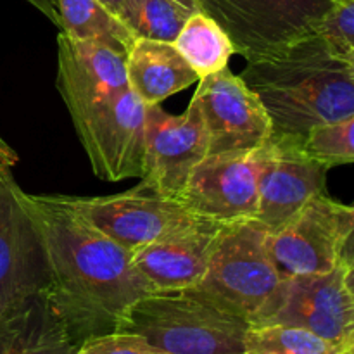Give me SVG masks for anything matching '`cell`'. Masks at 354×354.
Here are the masks:
<instances>
[{"mask_svg":"<svg viewBox=\"0 0 354 354\" xmlns=\"http://www.w3.org/2000/svg\"><path fill=\"white\" fill-rule=\"evenodd\" d=\"M47 249L28 194L0 169V317L47 292Z\"/></svg>","mask_w":354,"mask_h":354,"instance_id":"cell-6","label":"cell"},{"mask_svg":"<svg viewBox=\"0 0 354 354\" xmlns=\"http://www.w3.org/2000/svg\"><path fill=\"white\" fill-rule=\"evenodd\" d=\"M57 85L75 127L128 88L127 55L93 40L57 37Z\"/></svg>","mask_w":354,"mask_h":354,"instance_id":"cell-14","label":"cell"},{"mask_svg":"<svg viewBox=\"0 0 354 354\" xmlns=\"http://www.w3.org/2000/svg\"><path fill=\"white\" fill-rule=\"evenodd\" d=\"M147 106L128 86L109 106L76 128L92 171L104 182L140 178L145 154Z\"/></svg>","mask_w":354,"mask_h":354,"instance_id":"cell-13","label":"cell"},{"mask_svg":"<svg viewBox=\"0 0 354 354\" xmlns=\"http://www.w3.org/2000/svg\"><path fill=\"white\" fill-rule=\"evenodd\" d=\"M315 33L320 35L335 54L354 48V0H337Z\"/></svg>","mask_w":354,"mask_h":354,"instance_id":"cell-24","label":"cell"},{"mask_svg":"<svg viewBox=\"0 0 354 354\" xmlns=\"http://www.w3.org/2000/svg\"><path fill=\"white\" fill-rule=\"evenodd\" d=\"M75 354H165L149 344L144 337L130 332H113V334L93 337L83 342Z\"/></svg>","mask_w":354,"mask_h":354,"instance_id":"cell-25","label":"cell"},{"mask_svg":"<svg viewBox=\"0 0 354 354\" xmlns=\"http://www.w3.org/2000/svg\"><path fill=\"white\" fill-rule=\"evenodd\" d=\"M304 149L328 169L354 162V113L335 123L315 128L304 138Z\"/></svg>","mask_w":354,"mask_h":354,"instance_id":"cell-23","label":"cell"},{"mask_svg":"<svg viewBox=\"0 0 354 354\" xmlns=\"http://www.w3.org/2000/svg\"><path fill=\"white\" fill-rule=\"evenodd\" d=\"M31 211L47 249L52 310L76 346L113 334L151 286L133 265V254L90 223L68 196H31Z\"/></svg>","mask_w":354,"mask_h":354,"instance_id":"cell-1","label":"cell"},{"mask_svg":"<svg viewBox=\"0 0 354 354\" xmlns=\"http://www.w3.org/2000/svg\"><path fill=\"white\" fill-rule=\"evenodd\" d=\"M337 55H339V59H341V61L348 66V69L354 76V48H351V50H348V52H342V54H337Z\"/></svg>","mask_w":354,"mask_h":354,"instance_id":"cell-29","label":"cell"},{"mask_svg":"<svg viewBox=\"0 0 354 354\" xmlns=\"http://www.w3.org/2000/svg\"><path fill=\"white\" fill-rule=\"evenodd\" d=\"M341 354H354V339H351V341L346 342V344L342 346Z\"/></svg>","mask_w":354,"mask_h":354,"instance_id":"cell-33","label":"cell"},{"mask_svg":"<svg viewBox=\"0 0 354 354\" xmlns=\"http://www.w3.org/2000/svg\"><path fill=\"white\" fill-rule=\"evenodd\" d=\"M270 230L258 220L223 223L199 286L192 289L256 325L282 286L270 256Z\"/></svg>","mask_w":354,"mask_h":354,"instance_id":"cell-4","label":"cell"},{"mask_svg":"<svg viewBox=\"0 0 354 354\" xmlns=\"http://www.w3.org/2000/svg\"><path fill=\"white\" fill-rule=\"evenodd\" d=\"M239 76L259 97L279 137L304 140L354 113V76L317 33L248 61Z\"/></svg>","mask_w":354,"mask_h":354,"instance_id":"cell-2","label":"cell"},{"mask_svg":"<svg viewBox=\"0 0 354 354\" xmlns=\"http://www.w3.org/2000/svg\"><path fill=\"white\" fill-rule=\"evenodd\" d=\"M207 152L206 124L196 100L176 116L166 113L161 104L147 106L142 185L180 201L190 175Z\"/></svg>","mask_w":354,"mask_h":354,"instance_id":"cell-8","label":"cell"},{"mask_svg":"<svg viewBox=\"0 0 354 354\" xmlns=\"http://www.w3.org/2000/svg\"><path fill=\"white\" fill-rule=\"evenodd\" d=\"M173 45L199 80L228 68V61L235 54L234 44L223 28L201 10L187 19Z\"/></svg>","mask_w":354,"mask_h":354,"instance_id":"cell-20","label":"cell"},{"mask_svg":"<svg viewBox=\"0 0 354 354\" xmlns=\"http://www.w3.org/2000/svg\"><path fill=\"white\" fill-rule=\"evenodd\" d=\"M248 354H341V346L292 325H251L245 334Z\"/></svg>","mask_w":354,"mask_h":354,"instance_id":"cell-22","label":"cell"},{"mask_svg":"<svg viewBox=\"0 0 354 354\" xmlns=\"http://www.w3.org/2000/svg\"><path fill=\"white\" fill-rule=\"evenodd\" d=\"M24 2L31 3L35 9L40 10L47 19H50L55 26L61 24L59 21V9H57V0H24Z\"/></svg>","mask_w":354,"mask_h":354,"instance_id":"cell-27","label":"cell"},{"mask_svg":"<svg viewBox=\"0 0 354 354\" xmlns=\"http://www.w3.org/2000/svg\"><path fill=\"white\" fill-rule=\"evenodd\" d=\"M69 203L131 254L197 220L180 201L168 199L142 183L113 196L69 197Z\"/></svg>","mask_w":354,"mask_h":354,"instance_id":"cell-10","label":"cell"},{"mask_svg":"<svg viewBox=\"0 0 354 354\" xmlns=\"http://www.w3.org/2000/svg\"><path fill=\"white\" fill-rule=\"evenodd\" d=\"M334 2H337V0H334Z\"/></svg>","mask_w":354,"mask_h":354,"instance_id":"cell-34","label":"cell"},{"mask_svg":"<svg viewBox=\"0 0 354 354\" xmlns=\"http://www.w3.org/2000/svg\"><path fill=\"white\" fill-rule=\"evenodd\" d=\"M244 318L223 310L196 289L154 292L124 315L118 332L144 337L165 354H248Z\"/></svg>","mask_w":354,"mask_h":354,"instance_id":"cell-3","label":"cell"},{"mask_svg":"<svg viewBox=\"0 0 354 354\" xmlns=\"http://www.w3.org/2000/svg\"><path fill=\"white\" fill-rule=\"evenodd\" d=\"M192 14L176 0H123L120 19L135 38L173 44Z\"/></svg>","mask_w":354,"mask_h":354,"instance_id":"cell-21","label":"cell"},{"mask_svg":"<svg viewBox=\"0 0 354 354\" xmlns=\"http://www.w3.org/2000/svg\"><path fill=\"white\" fill-rule=\"evenodd\" d=\"M76 349L45 294L0 317V354H75Z\"/></svg>","mask_w":354,"mask_h":354,"instance_id":"cell-18","label":"cell"},{"mask_svg":"<svg viewBox=\"0 0 354 354\" xmlns=\"http://www.w3.org/2000/svg\"><path fill=\"white\" fill-rule=\"evenodd\" d=\"M346 268L286 279L256 325L306 328L337 346L354 339V297L346 286Z\"/></svg>","mask_w":354,"mask_h":354,"instance_id":"cell-11","label":"cell"},{"mask_svg":"<svg viewBox=\"0 0 354 354\" xmlns=\"http://www.w3.org/2000/svg\"><path fill=\"white\" fill-rule=\"evenodd\" d=\"M17 154L2 137H0V169L10 168L12 169L17 162Z\"/></svg>","mask_w":354,"mask_h":354,"instance_id":"cell-28","label":"cell"},{"mask_svg":"<svg viewBox=\"0 0 354 354\" xmlns=\"http://www.w3.org/2000/svg\"><path fill=\"white\" fill-rule=\"evenodd\" d=\"M348 216L349 206L320 192L287 223L270 232V256L282 280L328 273L341 266Z\"/></svg>","mask_w":354,"mask_h":354,"instance_id":"cell-9","label":"cell"},{"mask_svg":"<svg viewBox=\"0 0 354 354\" xmlns=\"http://www.w3.org/2000/svg\"><path fill=\"white\" fill-rule=\"evenodd\" d=\"M59 28L78 40H93L127 55L135 37L100 0H57Z\"/></svg>","mask_w":354,"mask_h":354,"instance_id":"cell-19","label":"cell"},{"mask_svg":"<svg viewBox=\"0 0 354 354\" xmlns=\"http://www.w3.org/2000/svg\"><path fill=\"white\" fill-rule=\"evenodd\" d=\"M327 171V166L304 149V140L272 135L259 180L254 220L275 232L324 192Z\"/></svg>","mask_w":354,"mask_h":354,"instance_id":"cell-15","label":"cell"},{"mask_svg":"<svg viewBox=\"0 0 354 354\" xmlns=\"http://www.w3.org/2000/svg\"><path fill=\"white\" fill-rule=\"evenodd\" d=\"M192 99L206 124L209 152L228 154L261 147L273 135L259 97L228 68L199 80Z\"/></svg>","mask_w":354,"mask_h":354,"instance_id":"cell-12","label":"cell"},{"mask_svg":"<svg viewBox=\"0 0 354 354\" xmlns=\"http://www.w3.org/2000/svg\"><path fill=\"white\" fill-rule=\"evenodd\" d=\"M346 286H348L349 292L353 294L354 297V266H351V268H346Z\"/></svg>","mask_w":354,"mask_h":354,"instance_id":"cell-31","label":"cell"},{"mask_svg":"<svg viewBox=\"0 0 354 354\" xmlns=\"http://www.w3.org/2000/svg\"><path fill=\"white\" fill-rule=\"evenodd\" d=\"M128 86L145 106L161 104L199 82L171 41L135 38L127 54Z\"/></svg>","mask_w":354,"mask_h":354,"instance_id":"cell-17","label":"cell"},{"mask_svg":"<svg viewBox=\"0 0 354 354\" xmlns=\"http://www.w3.org/2000/svg\"><path fill=\"white\" fill-rule=\"evenodd\" d=\"M100 2H102L111 12L116 14V16L120 17V10H121V3H123V0H100Z\"/></svg>","mask_w":354,"mask_h":354,"instance_id":"cell-30","label":"cell"},{"mask_svg":"<svg viewBox=\"0 0 354 354\" xmlns=\"http://www.w3.org/2000/svg\"><path fill=\"white\" fill-rule=\"evenodd\" d=\"M266 152L268 142L252 151L207 154L190 175L180 203L194 216L218 223L254 220Z\"/></svg>","mask_w":354,"mask_h":354,"instance_id":"cell-7","label":"cell"},{"mask_svg":"<svg viewBox=\"0 0 354 354\" xmlns=\"http://www.w3.org/2000/svg\"><path fill=\"white\" fill-rule=\"evenodd\" d=\"M218 221L194 223L133 252V265L154 292H176L199 286L221 230Z\"/></svg>","mask_w":354,"mask_h":354,"instance_id":"cell-16","label":"cell"},{"mask_svg":"<svg viewBox=\"0 0 354 354\" xmlns=\"http://www.w3.org/2000/svg\"><path fill=\"white\" fill-rule=\"evenodd\" d=\"M176 2H180L182 6H185L187 9H190L192 12H197L199 10V6H197V0H176Z\"/></svg>","mask_w":354,"mask_h":354,"instance_id":"cell-32","label":"cell"},{"mask_svg":"<svg viewBox=\"0 0 354 354\" xmlns=\"http://www.w3.org/2000/svg\"><path fill=\"white\" fill-rule=\"evenodd\" d=\"M334 0H197L245 61L266 57L317 31Z\"/></svg>","mask_w":354,"mask_h":354,"instance_id":"cell-5","label":"cell"},{"mask_svg":"<svg viewBox=\"0 0 354 354\" xmlns=\"http://www.w3.org/2000/svg\"><path fill=\"white\" fill-rule=\"evenodd\" d=\"M341 266L344 268L354 266V203L349 206L348 228H346L344 241L341 245Z\"/></svg>","mask_w":354,"mask_h":354,"instance_id":"cell-26","label":"cell"}]
</instances>
